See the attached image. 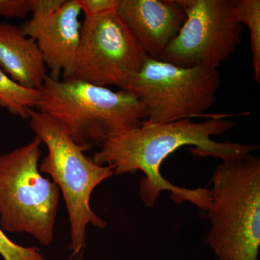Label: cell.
Segmentation results:
<instances>
[{"label": "cell", "instance_id": "7", "mask_svg": "<svg viewBox=\"0 0 260 260\" xmlns=\"http://www.w3.org/2000/svg\"><path fill=\"white\" fill-rule=\"evenodd\" d=\"M186 20L158 60L218 70L242 42L237 0H178Z\"/></svg>", "mask_w": 260, "mask_h": 260}, {"label": "cell", "instance_id": "5", "mask_svg": "<svg viewBox=\"0 0 260 260\" xmlns=\"http://www.w3.org/2000/svg\"><path fill=\"white\" fill-rule=\"evenodd\" d=\"M42 140L0 155V228L25 233L44 246L54 240L60 190L39 171Z\"/></svg>", "mask_w": 260, "mask_h": 260}, {"label": "cell", "instance_id": "10", "mask_svg": "<svg viewBox=\"0 0 260 260\" xmlns=\"http://www.w3.org/2000/svg\"><path fill=\"white\" fill-rule=\"evenodd\" d=\"M119 13L149 57L158 59L186 20L178 0H121Z\"/></svg>", "mask_w": 260, "mask_h": 260}, {"label": "cell", "instance_id": "12", "mask_svg": "<svg viewBox=\"0 0 260 260\" xmlns=\"http://www.w3.org/2000/svg\"><path fill=\"white\" fill-rule=\"evenodd\" d=\"M39 90L19 85L0 69V107L22 119L29 118V109H35Z\"/></svg>", "mask_w": 260, "mask_h": 260}, {"label": "cell", "instance_id": "17", "mask_svg": "<svg viewBox=\"0 0 260 260\" xmlns=\"http://www.w3.org/2000/svg\"><path fill=\"white\" fill-rule=\"evenodd\" d=\"M65 0H31V20L47 18L55 13Z\"/></svg>", "mask_w": 260, "mask_h": 260}, {"label": "cell", "instance_id": "9", "mask_svg": "<svg viewBox=\"0 0 260 260\" xmlns=\"http://www.w3.org/2000/svg\"><path fill=\"white\" fill-rule=\"evenodd\" d=\"M81 9L77 0H65L51 16L29 20L20 26L24 35L37 42L51 78L68 79L72 74L81 35Z\"/></svg>", "mask_w": 260, "mask_h": 260}, {"label": "cell", "instance_id": "8", "mask_svg": "<svg viewBox=\"0 0 260 260\" xmlns=\"http://www.w3.org/2000/svg\"><path fill=\"white\" fill-rule=\"evenodd\" d=\"M148 56L119 12L85 16L74 68L66 80L125 90Z\"/></svg>", "mask_w": 260, "mask_h": 260}, {"label": "cell", "instance_id": "1", "mask_svg": "<svg viewBox=\"0 0 260 260\" xmlns=\"http://www.w3.org/2000/svg\"><path fill=\"white\" fill-rule=\"evenodd\" d=\"M229 116L219 114L200 122L186 119L165 124L143 123L138 129L104 142L93 160L99 165L112 168L115 174L138 171L144 173L139 194L149 208H153L162 191H166L172 193L171 197L176 203L189 202L206 212L210 203V190L174 185L162 177L160 167L171 154L186 145L194 147L190 150L194 155L213 157L223 161L242 158L257 150L254 145L212 139V137L223 134L237 125L235 121L225 119Z\"/></svg>", "mask_w": 260, "mask_h": 260}, {"label": "cell", "instance_id": "13", "mask_svg": "<svg viewBox=\"0 0 260 260\" xmlns=\"http://www.w3.org/2000/svg\"><path fill=\"white\" fill-rule=\"evenodd\" d=\"M237 10L239 21L249 29L254 77L256 83L259 84L260 1L237 0Z\"/></svg>", "mask_w": 260, "mask_h": 260}, {"label": "cell", "instance_id": "2", "mask_svg": "<svg viewBox=\"0 0 260 260\" xmlns=\"http://www.w3.org/2000/svg\"><path fill=\"white\" fill-rule=\"evenodd\" d=\"M39 93L35 109L60 123L84 152L146 120L144 104L128 90L48 75Z\"/></svg>", "mask_w": 260, "mask_h": 260}, {"label": "cell", "instance_id": "16", "mask_svg": "<svg viewBox=\"0 0 260 260\" xmlns=\"http://www.w3.org/2000/svg\"><path fill=\"white\" fill-rule=\"evenodd\" d=\"M31 12V0H0V17L23 19Z\"/></svg>", "mask_w": 260, "mask_h": 260}, {"label": "cell", "instance_id": "15", "mask_svg": "<svg viewBox=\"0 0 260 260\" xmlns=\"http://www.w3.org/2000/svg\"><path fill=\"white\" fill-rule=\"evenodd\" d=\"M86 17L102 16L119 12L121 0H77Z\"/></svg>", "mask_w": 260, "mask_h": 260}, {"label": "cell", "instance_id": "14", "mask_svg": "<svg viewBox=\"0 0 260 260\" xmlns=\"http://www.w3.org/2000/svg\"><path fill=\"white\" fill-rule=\"evenodd\" d=\"M0 256L3 260H48L36 246L19 245L0 228Z\"/></svg>", "mask_w": 260, "mask_h": 260}, {"label": "cell", "instance_id": "6", "mask_svg": "<svg viewBox=\"0 0 260 260\" xmlns=\"http://www.w3.org/2000/svg\"><path fill=\"white\" fill-rule=\"evenodd\" d=\"M220 85L218 70L185 68L148 56L125 90L137 95L147 112L145 124H165L207 115Z\"/></svg>", "mask_w": 260, "mask_h": 260}, {"label": "cell", "instance_id": "4", "mask_svg": "<svg viewBox=\"0 0 260 260\" xmlns=\"http://www.w3.org/2000/svg\"><path fill=\"white\" fill-rule=\"evenodd\" d=\"M28 112L30 129L48 150L39 171L50 176L64 198L69 216L70 258L82 260L88 225L107 226L90 207L91 195L101 183L115 174L112 168L87 157L60 123L35 109Z\"/></svg>", "mask_w": 260, "mask_h": 260}, {"label": "cell", "instance_id": "11", "mask_svg": "<svg viewBox=\"0 0 260 260\" xmlns=\"http://www.w3.org/2000/svg\"><path fill=\"white\" fill-rule=\"evenodd\" d=\"M0 69L25 88L39 90L48 76L37 42L20 27L0 23Z\"/></svg>", "mask_w": 260, "mask_h": 260}, {"label": "cell", "instance_id": "3", "mask_svg": "<svg viewBox=\"0 0 260 260\" xmlns=\"http://www.w3.org/2000/svg\"><path fill=\"white\" fill-rule=\"evenodd\" d=\"M206 242L218 260H258L260 159L248 154L224 160L212 177Z\"/></svg>", "mask_w": 260, "mask_h": 260}]
</instances>
